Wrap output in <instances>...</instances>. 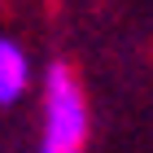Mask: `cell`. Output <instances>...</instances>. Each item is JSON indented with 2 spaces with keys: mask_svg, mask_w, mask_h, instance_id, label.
Returning <instances> with one entry per match:
<instances>
[{
  "mask_svg": "<svg viewBox=\"0 0 153 153\" xmlns=\"http://www.w3.org/2000/svg\"><path fill=\"white\" fill-rule=\"evenodd\" d=\"M31 88V57L18 39L0 35V109H9L22 101V92Z\"/></svg>",
  "mask_w": 153,
  "mask_h": 153,
  "instance_id": "7a4b0ae2",
  "label": "cell"
},
{
  "mask_svg": "<svg viewBox=\"0 0 153 153\" xmlns=\"http://www.w3.org/2000/svg\"><path fill=\"white\" fill-rule=\"evenodd\" d=\"M88 140V101L66 66H53L44 79V140L39 153H83Z\"/></svg>",
  "mask_w": 153,
  "mask_h": 153,
  "instance_id": "6da1fadb",
  "label": "cell"
}]
</instances>
